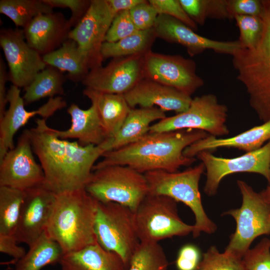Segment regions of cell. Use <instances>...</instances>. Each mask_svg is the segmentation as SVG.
<instances>
[{
	"mask_svg": "<svg viewBox=\"0 0 270 270\" xmlns=\"http://www.w3.org/2000/svg\"><path fill=\"white\" fill-rule=\"evenodd\" d=\"M236 184L242 196V205L222 214L232 216L236 222V230L224 252L242 258L256 238L270 234V204L244 181L239 180Z\"/></svg>",
	"mask_w": 270,
	"mask_h": 270,
	"instance_id": "obj_7",
	"label": "cell"
},
{
	"mask_svg": "<svg viewBox=\"0 0 270 270\" xmlns=\"http://www.w3.org/2000/svg\"><path fill=\"white\" fill-rule=\"evenodd\" d=\"M98 202L85 188L56 194L45 232L64 254L97 242L94 225Z\"/></svg>",
	"mask_w": 270,
	"mask_h": 270,
	"instance_id": "obj_3",
	"label": "cell"
},
{
	"mask_svg": "<svg viewBox=\"0 0 270 270\" xmlns=\"http://www.w3.org/2000/svg\"><path fill=\"white\" fill-rule=\"evenodd\" d=\"M42 58L47 66L68 72V78L74 82H82L90 72L85 56L72 39L66 40L58 48L43 56Z\"/></svg>",
	"mask_w": 270,
	"mask_h": 270,
	"instance_id": "obj_27",
	"label": "cell"
},
{
	"mask_svg": "<svg viewBox=\"0 0 270 270\" xmlns=\"http://www.w3.org/2000/svg\"><path fill=\"white\" fill-rule=\"evenodd\" d=\"M240 30L238 40L244 48H253L260 36L262 22L260 16L236 15L234 17Z\"/></svg>",
	"mask_w": 270,
	"mask_h": 270,
	"instance_id": "obj_35",
	"label": "cell"
},
{
	"mask_svg": "<svg viewBox=\"0 0 270 270\" xmlns=\"http://www.w3.org/2000/svg\"><path fill=\"white\" fill-rule=\"evenodd\" d=\"M196 156L205 166L204 190L208 196L216 195L222 180L234 173L258 174L270 184V140L261 148L236 158L218 157L208 151L200 152Z\"/></svg>",
	"mask_w": 270,
	"mask_h": 270,
	"instance_id": "obj_11",
	"label": "cell"
},
{
	"mask_svg": "<svg viewBox=\"0 0 270 270\" xmlns=\"http://www.w3.org/2000/svg\"><path fill=\"white\" fill-rule=\"evenodd\" d=\"M123 94L130 108L157 106L164 112L176 114L186 111L192 100L191 96L176 88L146 78Z\"/></svg>",
	"mask_w": 270,
	"mask_h": 270,
	"instance_id": "obj_20",
	"label": "cell"
},
{
	"mask_svg": "<svg viewBox=\"0 0 270 270\" xmlns=\"http://www.w3.org/2000/svg\"><path fill=\"white\" fill-rule=\"evenodd\" d=\"M144 78L173 88L191 96L204 84L196 72V62L180 55L150 50L144 56Z\"/></svg>",
	"mask_w": 270,
	"mask_h": 270,
	"instance_id": "obj_13",
	"label": "cell"
},
{
	"mask_svg": "<svg viewBox=\"0 0 270 270\" xmlns=\"http://www.w3.org/2000/svg\"><path fill=\"white\" fill-rule=\"evenodd\" d=\"M84 188L100 202L118 203L134 212L148 194L144 174L122 165L93 170Z\"/></svg>",
	"mask_w": 270,
	"mask_h": 270,
	"instance_id": "obj_6",
	"label": "cell"
},
{
	"mask_svg": "<svg viewBox=\"0 0 270 270\" xmlns=\"http://www.w3.org/2000/svg\"><path fill=\"white\" fill-rule=\"evenodd\" d=\"M153 28L157 38L182 46L192 56L206 50L232 56L242 47L238 40L218 41L201 36L182 22L166 14H158Z\"/></svg>",
	"mask_w": 270,
	"mask_h": 270,
	"instance_id": "obj_19",
	"label": "cell"
},
{
	"mask_svg": "<svg viewBox=\"0 0 270 270\" xmlns=\"http://www.w3.org/2000/svg\"><path fill=\"white\" fill-rule=\"evenodd\" d=\"M70 28L62 14L52 12L36 16L22 30L28 46L42 56L68 38Z\"/></svg>",
	"mask_w": 270,
	"mask_h": 270,
	"instance_id": "obj_21",
	"label": "cell"
},
{
	"mask_svg": "<svg viewBox=\"0 0 270 270\" xmlns=\"http://www.w3.org/2000/svg\"><path fill=\"white\" fill-rule=\"evenodd\" d=\"M196 270H247L242 258L224 252L214 246L203 254Z\"/></svg>",
	"mask_w": 270,
	"mask_h": 270,
	"instance_id": "obj_34",
	"label": "cell"
},
{
	"mask_svg": "<svg viewBox=\"0 0 270 270\" xmlns=\"http://www.w3.org/2000/svg\"><path fill=\"white\" fill-rule=\"evenodd\" d=\"M36 122L28 131L44 173V185L56 194L84 188L96 161L110 150L112 138L98 146H82L58 138L45 119L38 118Z\"/></svg>",
	"mask_w": 270,
	"mask_h": 270,
	"instance_id": "obj_1",
	"label": "cell"
},
{
	"mask_svg": "<svg viewBox=\"0 0 270 270\" xmlns=\"http://www.w3.org/2000/svg\"><path fill=\"white\" fill-rule=\"evenodd\" d=\"M144 54L114 58L105 66L90 70L82 83L98 92L124 94L144 78Z\"/></svg>",
	"mask_w": 270,
	"mask_h": 270,
	"instance_id": "obj_15",
	"label": "cell"
},
{
	"mask_svg": "<svg viewBox=\"0 0 270 270\" xmlns=\"http://www.w3.org/2000/svg\"><path fill=\"white\" fill-rule=\"evenodd\" d=\"M14 234L18 243L32 246L45 232L56 194L44 184L27 190Z\"/></svg>",
	"mask_w": 270,
	"mask_h": 270,
	"instance_id": "obj_18",
	"label": "cell"
},
{
	"mask_svg": "<svg viewBox=\"0 0 270 270\" xmlns=\"http://www.w3.org/2000/svg\"><path fill=\"white\" fill-rule=\"evenodd\" d=\"M8 80L5 64L2 58H0V120L6 112V106L8 102L6 83Z\"/></svg>",
	"mask_w": 270,
	"mask_h": 270,
	"instance_id": "obj_45",
	"label": "cell"
},
{
	"mask_svg": "<svg viewBox=\"0 0 270 270\" xmlns=\"http://www.w3.org/2000/svg\"><path fill=\"white\" fill-rule=\"evenodd\" d=\"M185 12L196 24L202 25L207 18L206 0H179Z\"/></svg>",
	"mask_w": 270,
	"mask_h": 270,
	"instance_id": "obj_43",
	"label": "cell"
},
{
	"mask_svg": "<svg viewBox=\"0 0 270 270\" xmlns=\"http://www.w3.org/2000/svg\"><path fill=\"white\" fill-rule=\"evenodd\" d=\"M0 44L9 68L8 80L19 88L26 87L48 66L42 56L28 46L23 30L2 29Z\"/></svg>",
	"mask_w": 270,
	"mask_h": 270,
	"instance_id": "obj_16",
	"label": "cell"
},
{
	"mask_svg": "<svg viewBox=\"0 0 270 270\" xmlns=\"http://www.w3.org/2000/svg\"><path fill=\"white\" fill-rule=\"evenodd\" d=\"M116 14L108 0H92L80 22L68 34L85 56L90 70L102 66L101 48Z\"/></svg>",
	"mask_w": 270,
	"mask_h": 270,
	"instance_id": "obj_12",
	"label": "cell"
},
{
	"mask_svg": "<svg viewBox=\"0 0 270 270\" xmlns=\"http://www.w3.org/2000/svg\"><path fill=\"white\" fill-rule=\"evenodd\" d=\"M65 78L62 72L48 66L38 72L31 83L24 88L23 98L25 104L35 102L45 97L54 98L64 93Z\"/></svg>",
	"mask_w": 270,
	"mask_h": 270,
	"instance_id": "obj_30",
	"label": "cell"
},
{
	"mask_svg": "<svg viewBox=\"0 0 270 270\" xmlns=\"http://www.w3.org/2000/svg\"><path fill=\"white\" fill-rule=\"evenodd\" d=\"M64 254L60 245L44 232L18 260L15 270H40L48 265L59 264Z\"/></svg>",
	"mask_w": 270,
	"mask_h": 270,
	"instance_id": "obj_28",
	"label": "cell"
},
{
	"mask_svg": "<svg viewBox=\"0 0 270 270\" xmlns=\"http://www.w3.org/2000/svg\"><path fill=\"white\" fill-rule=\"evenodd\" d=\"M8 109L0 120V160L7 152L14 147V137L22 126L36 115L46 120L57 110L65 108L66 103L62 97L50 98L38 109L28 111L24 108V102L20 96L19 88L12 85L7 92Z\"/></svg>",
	"mask_w": 270,
	"mask_h": 270,
	"instance_id": "obj_17",
	"label": "cell"
},
{
	"mask_svg": "<svg viewBox=\"0 0 270 270\" xmlns=\"http://www.w3.org/2000/svg\"><path fill=\"white\" fill-rule=\"evenodd\" d=\"M129 11L132 21L138 30L153 28L158 14L148 1L144 0Z\"/></svg>",
	"mask_w": 270,
	"mask_h": 270,
	"instance_id": "obj_39",
	"label": "cell"
},
{
	"mask_svg": "<svg viewBox=\"0 0 270 270\" xmlns=\"http://www.w3.org/2000/svg\"><path fill=\"white\" fill-rule=\"evenodd\" d=\"M228 112L227 106L220 104L216 95L204 94L192 98L186 111L152 124L150 132L194 129L216 137L226 135L230 132L226 124Z\"/></svg>",
	"mask_w": 270,
	"mask_h": 270,
	"instance_id": "obj_10",
	"label": "cell"
},
{
	"mask_svg": "<svg viewBox=\"0 0 270 270\" xmlns=\"http://www.w3.org/2000/svg\"><path fill=\"white\" fill-rule=\"evenodd\" d=\"M208 134L194 129L149 132L134 142L104 152L102 160L95 164L92 171L122 165L144 174L156 170L176 172L181 166H189L196 161L195 158L185 156L184 150Z\"/></svg>",
	"mask_w": 270,
	"mask_h": 270,
	"instance_id": "obj_2",
	"label": "cell"
},
{
	"mask_svg": "<svg viewBox=\"0 0 270 270\" xmlns=\"http://www.w3.org/2000/svg\"><path fill=\"white\" fill-rule=\"evenodd\" d=\"M83 94L96 104L108 138H114L132 108L124 94L100 92L88 88Z\"/></svg>",
	"mask_w": 270,
	"mask_h": 270,
	"instance_id": "obj_25",
	"label": "cell"
},
{
	"mask_svg": "<svg viewBox=\"0 0 270 270\" xmlns=\"http://www.w3.org/2000/svg\"><path fill=\"white\" fill-rule=\"evenodd\" d=\"M247 270H270V240L263 238L242 258Z\"/></svg>",
	"mask_w": 270,
	"mask_h": 270,
	"instance_id": "obj_36",
	"label": "cell"
},
{
	"mask_svg": "<svg viewBox=\"0 0 270 270\" xmlns=\"http://www.w3.org/2000/svg\"><path fill=\"white\" fill-rule=\"evenodd\" d=\"M71 117L72 124L68 130H60L52 128L60 139L76 138L82 146L90 144L98 146L109 138L101 121L96 104L92 102L86 110L80 108L72 104L67 110Z\"/></svg>",
	"mask_w": 270,
	"mask_h": 270,
	"instance_id": "obj_22",
	"label": "cell"
},
{
	"mask_svg": "<svg viewBox=\"0 0 270 270\" xmlns=\"http://www.w3.org/2000/svg\"><path fill=\"white\" fill-rule=\"evenodd\" d=\"M177 202L162 194H148L134 212L140 242H158L192 233L194 226L184 222L178 214Z\"/></svg>",
	"mask_w": 270,
	"mask_h": 270,
	"instance_id": "obj_9",
	"label": "cell"
},
{
	"mask_svg": "<svg viewBox=\"0 0 270 270\" xmlns=\"http://www.w3.org/2000/svg\"><path fill=\"white\" fill-rule=\"evenodd\" d=\"M270 140V120L254 126L234 136L217 138L208 134L186 148L184 155L194 158L200 152H212L218 148H233L248 152L256 150Z\"/></svg>",
	"mask_w": 270,
	"mask_h": 270,
	"instance_id": "obj_23",
	"label": "cell"
},
{
	"mask_svg": "<svg viewBox=\"0 0 270 270\" xmlns=\"http://www.w3.org/2000/svg\"><path fill=\"white\" fill-rule=\"evenodd\" d=\"M168 262L158 242H140L128 270H167Z\"/></svg>",
	"mask_w": 270,
	"mask_h": 270,
	"instance_id": "obj_33",
	"label": "cell"
},
{
	"mask_svg": "<svg viewBox=\"0 0 270 270\" xmlns=\"http://www.w3.org/2000/svg\"><path fill=\"white\" fill-rule=\"evenodd\" d=\"M113 11L118 12L130 10L137 4L142 2L144 0H108Z\"/></svg>",
	"mask_w": 270,
	"mask_h": 270,
	"instance_id": "obj_46",
	"label": "cell"
},
{
	"mask_svg": "<svg viewBox=\"0 0 270 270\" xmlns=\"http://www.w3.org/2000/svg\"><path fill=\"white\" fill-rule=\"evenodd\" d=\"M14 235L0 234V252L19 260L26 254L25 249L18 246Z\"/></svg>",
	"mask_w": 270,
	"mask_h": 270,
	"instance_id": "obj_44",
	"label": "cell"
},
{
	"mask_svg": "<svg viewBox=\"0 0 270 270\" xmlns=\"http://www.w3.org/2000/svg\"><path fill=\"white\" fill-rule=\"evenodd\" d=\"M52 8L44 0H0V12L23 28L36 16L52 12Z\"/></svg>",
	"mask_w": 270,
	"mask_h": 270,
	"instance_id": "obj_32",
	"label": "cell"
},
{
	"mask_svg": "<svg viewBox=\"0 0 270 270\" xmlns=\"http://www.w3.org/2000/svg\"><path fill=\"white\" fill-rule=\"evenodd\" d=\"M228 9L232 19L236 15L260 16L262 0H228Z\"/></svg>",
	"mask_w": 270,
	"mask_h": 270,
	"instance_id": "obj_42",
	"label": "cell"
},
{
	"mask_svg": "<svg viewBox=\"0 0 270 270\" xmlns=\"http://www.w3.org/2000/svg\"><path fill=\"white\" fill-rule=\"evenodd\" d=\"M46 2L54 7L70 8L72 16L68 20L70 27L75 26L86 13L90 0H44Z\"/></svg>",
	"mask_w": 270,
	"mask_h": 270,
	"instance_id": "obj_40",
	"label": "cell"
},
{
	"mask_svg": "<svg viewBox=\"0 0 270 270\" xmlns=\"http://www.w3.org/2000/svg\"><path fill=\"white\" fill-rule=\"evenodd\" d=\"M166 117L165 112L158 107L132 108L113 138L110 150L138 140L150 132L152 122Z\"/></svg>",
	"mask_w": 270,
	"mask_h": 270,
	"instance_id": "obj_26",
	"label": "cell"
},
{
	"mask_svg": "<svg viewBox=\"0 0 270 270\" xmlns=\"http://www.w3.org/2000/svg\"><path fill=\"white\" fill-rule=\"evenodd\" d=\"M94 231L97 242L120 256L128 269L130 258L140 243L134 212L118 203L98 201Z\"/></svg>",
	"mask_w": 270,
	"mask_h": 270,
	"instance_id": "obj_8",
	"label": "cell"
},
{
	"mask_svg": "<svg viewBox=\"0 0 270 270\" xmlns=\"http://www.w3.org/2000/svg\"><path fill=\"white\" fill-rule=\"evenodd\" d=\"M59 264L62 270H128L120 256L98 242L64 254Z\"/></svg>",
	"mask_w": 270,
	"mask_h": 270,
	"instance_id": "obj_24",
	"label": "cell"
},
{
	"mask_svg": "<svg viewBox=\"0 0 270 270\" xmlns=\"http://www.w3.org/2000/svg\"><path fill=\"white\" fill-rule=\"evenodd\" d=\"M133 23L129 10L118 12L106 34L105 41L113 42L118 41L138 32Z\"/></svg>",
	"mask_w": 270,
	"mask_h": 270,
	"instance_id": "obj_37",
	"label": "cell"
},
{
	"mask_svg": "<svg viewBox=\"0 0 270 270\" xmlns=\"http://www.w3.org/2000/svg\"><path fill=\"white\" fill-rule=\"evenodd\" d=\"M205 170L201 162L182 172L156 170L144 174L148 194L169 196L184 203L192 210L195 218L192 232L194 238L198 237L202 232L212 234L217 230L216 224L206 214L202 202L199 182Z\"/></svg>",
	"mask_w": 270,
	"mask_h": 270,
	"instance_id": "obj_5",
	"label": "cell"
},
{
	"mask_svg": "<svg viewBox=\"0 0 270 270\" xmlns=\"http://www.w3.org/2000/svg\"><path fill=\"white\" fill-rule=\"evenodd\" d=\"M156 38L153 28L138 30L116 42H104L102 46L101 54L104 59L145 54L151 50Z\"/></svg>",
	"mask_w": 270,
	"mask_h": 270,
	"instance_id": "obj_29",
	"label": "cell"
},
{
	"mask_svg": "<svg viewBox=\"0 0 270 270\" xmlns=\"http://www.w3.org/2000/svg\"><path fill=\"white\" fill-rule=\"evenodd\" d=\"M28 130L0 160V186L26 191L44 184V175L36 160Z\"/></svg>",
	"mask_w": 270,
	"mask_h": 270,
	"instance_id": "obj_14",
	"label": "cell"
},
{
	"mask_svg": "<svg viewBox=\"0 0 270 270\" xmlns=\"http://www.w3.org/2000/svg\"><path fill=\"white\" fill-rule=\"evenodd\" d=\"M260 15L262 29L252 48L242 47L232 55L237 79L243 84L250 107L258 118L270 120V0H262Z\"/></svg>",
	"mask_w": 270,
	"mask_h": 270,
	"instance_id": "obj_4",
	"label": "cell"
},
{
	"mask_svg": "<svg viewBox=\"0 0 270 270\" xmlns=\"http://www.w3.org/2000/svg\"><path fill=\"white\" fill-rule=\"evenodd\" d=\"M148 2L156 9L158 14L172 17L193 30H196L197 24L186 14L179 0H150Z\"/></svg>",
	"mask_w": 270,
	"mask_h": 270,
	"instance_id": "obj_38",
	"label": "cell"
},
{
	"mask_svg": "<svg viewBox=\"0 0 270 270\" xmlns=\"http://www.w3.org/2000/svg\"><path fill=\"white\" fill-rule=\"evenodd\" d=\"M26 192L0 186V234L14 235Z\"/></svg>",
	"mask_w": 270,
	"mask_h": 270,
	"instance_id": "obj_31",
	"label": "cell"
},
{
	"mask_svg": "<svg viewBox=\"0 0 270 270\" xmlns=\"http://www.w3.org/2000/svg\"><path fill=\"white\" fill-rule=\"evenodd\" d=\"M260 194L263 198L269 204H270V184L265 188L264 190L261 191Z\"/></svg>",
	"mask_w": 270,
	"mask_h": 270,
	"instance_id": "obj_47",
	"label": "cell"
},
{
	"mask_svg": "<svg viewBox=\"0 0 270 270\" xmlns=\"http://www.w3.org/2000/svg\"><path fill=\"white\" fill-rule=\"evenodd\" d=\"M200 260L198 248L192 244H186L179 250L176 266L178 270H196Z\"/></svg>",
	"mask_w": 270,
	"mask_h": 270,
	"instance_id": "obj_41",
	"label": "cell"
}]
</instances>
